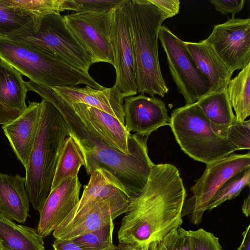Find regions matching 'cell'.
<instances>
[{
    "instance_id": "9",
    "label": "cell",
    "mask_w": 250,
    "mask_h": 250,
    "mask_svg": "<svg viewBox=\"0 0 250 250\" xmlns=\"http://www.w3.org/2000/svg\"><path fill=\"white\" fill-rule=\"evenodd\" d=\"M250 167V152L231 154L207 164L202 175L190 188L193 196L184 204L182 215L189 214L192 224H200L210 200L218 189L231 177Z\"/></svg>"
},
{
    "instance_id": "22",
    "label": "cell",
    "mask_w": 250,
    "mask_h": 250,
    "mask_svg": "<svg viewBox=\"0 0 250 250\" xmlns=\"http://www.w3.org/2000/svg\"><path fill=\"white\" fill-rule=\"evenodd\" d=\"M208 119L212 130L227 139L229 127L236 119L233 114L227 88L208 93L196 103Z\"/></svg>"
},
{
    "instance_id": "40",
    "label": "cell",
    "mask_w": 250,
    "mask_h": 250,
    "mask_svg": "<svg viewBox=\"0 0 250 250\" xmlns=\"http://www.w3.org/2000/svg\"><path fill=\"white\" fill-rule=\"evenodd\" d=\"M0 250H3V246H2V245L0 241Z\"/></svg>"
},
{
    "instance_id": "35",
    "label": "cell",
    "mask_w": 250,
    "mask_h": 250,
    "mask_svg": "<svg viewBox=\"0 0 250 250\" xmlns=\"http://www.w3.org/2000/svg\"><path fill=\"white\" fill-rule=\"evenodd\" d=\"M160 10L166 13L169 18L179 12L180 2L179 0H148Z\"/></svg>"
},
{
    "instance_id": "20",
    "label": "cell",
    "mask_w": 250,
    "mask_h": 250,
    "mask_svg": "<svg viewBox=\"0 0 250 250\" xmlns=\"http://www.w3.org/2000/svg\"><path fill=\"white\" fill-rule=\"evenodd\" d=\"M26 178L0 171V208L11 219L24 223L29 210Z\"/></svg>"
},
{
    "instance_id": "39",
    "label": "cell",
    "mask_w": 250,
    "mask_h": 250,
    "mask_svg": "<svg viewBox=\"0 0 250 250\" xmlns=\"http://www.w3.org/2000/svg\"><path fill=\"white\" fill-rule=\"evenodd\" d=\"M158 242H151L146 245L138 247L137 250H157Z\"/></svg>"
},
{
    "instance_id": "18",
    "label": "cell",
    "mask_w": 250,
    "mask_h": 250,
    "mask_svg": "<svg viewBox=\"0 0 250 250\" xmlns=\"http://www.w3.org/2000/svg\"><path fill=\"white\" fill-rule=\"evenodd\" d=\"M28 90L22 74L0 60V119L3 125L17 118L26 109Z\"/></svg>"
},
{
    "instance_id": "6",
    "label": "cell",
    "mask_w": 250,
    "mask_h": 250,
    "mask_svg": "<svg viewBox=\"0 0 250 250\" xmlns=\"http://www.w3.org/2000/svg\"><path fill=\"white\" fill-rule=\"evenodd\" d=\"M27 44L34 49L79 71L89 74L92 59L67 27L63 16H44L36 26L32 20L21 28L2 36Z\"/></svg>"
},
{
    "instance_id": "29",
    "label": "cell",
    "mask_w": 250,
    "mask_h": 250,
    "mask_svg": "<svg viewBox=\"0 0 250 250\" xmlns=\"http://www.w3.org/2000/svg\"><path fill=\"white\" fill-rule=\"evenodd\" d=\"M128 0H64L63 11L76 13H102L110 11L124 5Z\"/></svg>"
},
{
    "instance_id": "15",
    "label": "cell",
    "mask_w": 250,
    "mask_h": 250,
    "mask_svg": "<svg viewBox=\"0 0 250 250\" xmlns=\"http://www.w3.org/2000/svg\"><path fill=\"white\" fill-rule=\"evenodd\" d=\"M81 186L77 176L63 181L50 190L39 211L36 229L43 238L49 235L78 204Z\"/></svg>"
},
{
    "instance_id": "12",
    "label": "cell",
    "mask_w": 250,
    "mask_h": 250,
    "mask_svg": "<svg viewBox=\"0 0 250 250\" xmlns=\"http://www.w3.org/2000/svg\"><path fill=\"white\" fill-rule=\"evenodd\" d=\"M217 56L232 73L250 64V19L232 16L224 23L214 26L206 39Z\"/></svg>"
},
{
    "instance_id": "8",
    "label": "cell",
    "mask_w": 250,
    "mask_h": 250,
    "mask_svg": "<svg viewBox=\"0 0 250 250\" xmlns=\"http://www.w3.org/2000/svg\"><path fill=\"white\" fill-rule=\"evenodd\" d=\"M158 39L166 52L171 76L186 104L196 103L208 93V80L197 69L184 42L166 25L160 29Z\"/></svg>"
},
{
    "instance_id": "42",
    "label": "cell",
    "mask_w": 250,
    "mask_h": 250,
    "mask_svg": "<svg viewBox=\"0 0 250 250\" xmlns=\"http://www.w3.org/2000/svg\"></svg>"
},
{
    "instance_id": "33",
    "label": "cell",
    "mask_w": 250,
    "mask_h": 250,
    "mask_svg": "<svg viewBox=\"0 0 250 250\" xmlns=\"http://www.w3.org/2000/svg\"><path fill=\"white\" fill-rule=\"evenodd\" d=\"M157 250H191L185 229L180 227L170 230L158 242Z\"/></svg>"
},
{
    "instance_id": "7",
    "label": "cell",
    "mask_w": 250,
    "mask_h": 250,
    "mask_svg": "<svg viewBox=\"0 0 250 250\" xmlns=\"http://www.w3.org/2000/svg\"><path fill=\"white\" fill-rule=\"evenodd\" d=\"M169 126L181 149L193 160L206 165L238 150L227 139L215 133L196 103L174 109Z\"/></svg>"
},
{
    "instance_id": "38",
    "label": "cell",
    "mask_w": 250,
    "mask_h": 250,
    "mask_svg": "<svg viewBox=\"0 0 250 250\" xmlns=\"http://www.w3.org/2000/svg\"><path fill=\"white\" fill-rule=\"evenodd\" d=\"M242 210L246 217L250 215V194L245 199L242 206Z\"/></svg>"
},
{
    "instance_id": "37",
    "label": "cell",
    "mask_w": 250,
    "mask_h": 250,
    "mask_svg": "<svg viewBox=\"0 0 250 250\" xmlns=\"http://www.w3.org/2000/svg\"><path fill=\"white\" fill-rule=\"evenodd\" d=\"M250 225L242 233L243 239L237 250H250Z\"/></svg>"
},
{
    "instance_id": "3",
    "label": "cell",
    "mask_w": 250,
    "mask_h": 250,
    "mask_svg": "<svg viewBox=\"0 0 250 250\" xmlns=\"http://www.w3.org/2000/svg\"><path fill=\"white\" fill-rule=\"evenodd\" d=\"M123 9L135 53L137 91L163 97L168 88L161 70L158 40L162 23L169 17L148 0H128Z\"/></svg>"
},
{
    "instance_id": "24",
    "label": "cell",
    "mask_w": 250,
    "mask_h": 250,
    "mask_svg": "<svg viewBox=\"0 0 250 250\" xmlns=\"http://www.w3.org/2000/svg\"><path fill=\"white\" fill-rule=\"evenodd\" d=\"M85 161L82 151L73 137H66L61 147L58 159L51 190L63 181L75 178L81 167L85 166Z\"/></svg>"
},
{
    "instance_id": "30",
    "label": "cell",
    "mask_w": 250,
    "mask_h": 250,
    "mask_svg": "<svg viewBox=\"0 0 250 250\" xmlns=\"http://www.w3.org/2000/svg\"><path fill=\"white\" fill-rule=\"evenodd\" d=\"M32 19L4 5L0 0V37L25 25Z\"/></svg>"
},
{
    "instance_id": "4",
    "label": "cell",
    "mask_w": 250,
    "mask_h": 250,
    "mask_svg": "<svg viewBox=\"0 0 250 250\" xmlns=\"http://www.w3.org/2000/svg\"><path fill=\"white\" fill-rule=\"evenodd\" d=\"M41 102L38 130L25 177L29 201L39 211L50 193L61 147L70 134L59 110L45 99Z\"/></svg>"
},
{
    "instance_id": "32",
    "label": "cell",
    "mask_w": 250,
    "mask_h": 250,
    "mask_svg": "<svg viewBox=\"0 0 250 250\" xmlns=\"http://www.w3.org/2000/svg\"><path fill=\"white\" fill-rule=\"evenodd\" d=\"M227 139L238 150H250V120L239 121L236 118L228 129Z\"/></svg>"
},
{
    "instance_id": "36",
    "label": "cell",
    "mask_w": 250,
    "mask_h": 250,
    "mask_svg": "<svg viewBox=\"0 0 250 250\" xmlns=\"http://www.w3.org/2000/svg\"><path fill=\"white\" fill-rule=\"evenodd\" d=\"M54 250H84L71 240L55 239L52 244ZM120 244L114 248L106 250H119Z\"/></svg>"
},
{
    "instance_id": "31",
    "label": "cell",
    "mask_w": 250,
    "mask_h": 250,
    "mask_svg": "<svg viewBox=\"0 0 250 250\" xmlns=\"http://www.w3.org/2000/svg\"><path fill=\"white\" fill-rule=\"evenodd\" d=\"M191 250H223L219 238L203 229L187 230Z\"/></svg>"
},
{
    "instance_id": "1",
    "label": "cell",
    "mask_w": 250,
    "mask_h": 250,
    "mask_svg": "<svg viewBox=\"0 0 250 250\" xmlns=\"http://www.w3.org/2000/svg\"><path fill=\"white\" fill-rule=\"evenodd\" d=\"M186 197L178 168L170 164H154L145 187L128 197L118 231L120 244L143 246L180 227Z\"/></svg>"
},
{
    "instance_id": "23",
    "label": "cell",
    "mask_w": 250,
    "mask_h": 250,
    "mask_svg": "<svg viewBox=\"0 0 250 250\" xmlns=\"http://www.w3.org/2000/svg\"><path fill=\"white\" fill-rule=\"evenodd\" d=\"M125 194L127 195L124 188L112 174L102 168L95 170L91 173L88 184L83 187L78 204L67 217L73 216L93 200L107 199Z\"/></svg>"
},
{
    "instance_id": "17",
    "label": "cell",
    "mask_w": 250,
    "mask_h": 250,
    "mask_svg": "<svg viewBox=\"0 0 250 250\" xmlns=\"http://www.w3.org/2000/svg\"><path fill=\"white\" fill-rule=\"evenodd\" d=\"M53 89L65 102L83 103L106 112L125 125V96L114 86L96 89L88 85L84 87H57Z\"/></svg>"
},
{
    "instance_id": "21",
    "label": "cell",
    "mask_w": 250,
    "mask_h": 250,
    "mask_svg": "<svg viewBox=\"0 0 250 250\" xmlns=\"http://www.w3.org/2000/svg\"><path fill=\"white\" fill-rule=\"evenodd\" d=\"M0 208V241L3 250H44L35 229L16 224Z\"/></svg>"
},
{
    "instance_id": "14",
    "label": "cell",
    "mask_w": 250,
    "mask_h": 250,
    "mask_svg": "<svg viewBox=\"0 0 250 250\" xmlns=\"http://www.w3.org/2000/svg\"><path fill=\"white\" fill-rule=\"evenodd\" d=\"M124 101L125 125L128 133L134 131L148 137L159 127L169 125L170 117L165 103L161 99L141 93L125 97Z\"/></svg>"
},
{
    "instance_id": "41",
    "label": "cell",
    "mask_w": 250,
    "mask_h": 250,
    "mask_svg": "<svg viewBox=\"0 0 250 250\" xmlns=\"http://www.w3.org/2000/svg\"><path fill=\"white\" fill-rule=\"evenodd\" d=\"M0 125H1V123H0Z\"/></svg>"
},
{
    "instance_id": "28",
    "label": "cell",
    "mask_w": 250,
    "mask_h": 250,
    "mask_svg": "<svg viewBox=\"0 0 250 250\" xmlns=\"http://www.w3.org/2000/svg\"><path fill=\"white\" fill-rule=\"evenodd\" d=\"M114 224L112 222L102 228L72 240L84 250H106L115 247L112 235Z\"/></svg>"
},
{
    "instance_id": "27",
    "label": "cell",
    "mask_w": 250,
    "mask_h": 250,
    "mask_svg": "<svg viewBox=\"0 0 250 250\" xmlns=\"http://www.w3.org/2000/svg\"><path fill=\"white\" fill-rule=\"evenodd\" d=\"M250 185V167L238 172L226 182L212 197L207 210H212L226 201L235 198L245 187Z\"/></svg>"
},
{
    "instance_id": "11",
    "label": "cell",
    "mask_w": 250,
    "mask_h": 250,
    "mask_svg": "<svg viewBox=\"0 0 250 250\" xmlns=\"http://www.w3.org/2000/svg\"><path fill=\"white\" fill-rule=\"evenodd\" d=\"M128 200L126 194L93 200L73 216L66 217L54 230L53 235L55 239L72 240L99 229L126 212Z\"/></svg>"
},
{
    "instance_id": "34",
    "label": "cell",
    "mask_w": 250,
    "mask_h": 250,
    "mask_svg": "<svg viewBox=\"0 0 250 250\" xmlns=\"http://www.w3.org/2000/svg\"><path fill=\"white\" fill-rule=\"evenodd\" d=\"M210 2L215 9L223 15L231 13L232 16L239 12L244 7L245 0H212Z\"/></svg>"
},
{
    "instance_id": "5",
    "label": "cell",
    "mask_w": 250,
    "mask_h": 250,
    "mask_svg": "<svg viewBox=\"0 0 250 250\" xmlns=\"http://www.w3.org/2000/svg\"><path fill=\"white\" fill-rule=\"evenodd\" d=\"M0 60L33 82L53 89L85 84L96 89L104 87L89 74L47 56L23 42L0 37Z\"/></svg>"
},
{
    "instance_id": "19",
    "label": "cell",
    "mask_w": 250,
    "mask_h": 250,
    "mask_svg": "<svg viewBox=\"0 0 250 250\" xmlns=\"http://www.w3.org/2000/svg\"><path fill=\"white\" fill-rule=\"evenodd\" d=\"M184 43L196 67L209 82L208 93L227 88L233 73L229 71L211 46L203 40L198 42H184Z\"/></svg>"
},
{
    "instance_id": "10",
    "label": "cell",
    "mask_w": 250,
    "mask_h": 250,
    "mask_svg": "<svg viewBox=\"0 0 250 250\" xmlns=\"http://www.w3.org/2000/svg\"><path fill=\"white\" fill-rule=\"evenodd\" d=\"M113 11L63 16L69 30L91 58L92 64L104 62L114 65L111 33Z\"/></svg>"
},
{
    "instance_id": "25",
    "label": "cell",
    "mask_w": 250,
    "mask_h": 250,
    "mask_svg": "<svg viewBox=\"0 0 250 250\" xmlns=\"http://www.w3.org/2000/svg\"><path fill=\"white\" fill-rule=\"evenodd\" d=\"M227 91L236 119L245 121L250 115V64L229 81Z\"/></svg>"
},
{
    "instance_id": "26",
    "label": "cell",
    "mask_w": 250,
    "mask_h": 250,
    "mask_svg": "<svg viewBox=\"0 0 250 250\" xmlns=\"http://www.w3.org/2000/svg\"><path fill=\"white\" fill-rule=\"evenodd\" d=\"M1 1L5 6L30 17L32 19V25L36 26L44 16L63 12L62 6L64 0H1Z\"/></svg>"
},
{
    "instance_id": "13",
    "label": "cell",
    "mask_w": 250,
    "mask_h": 250,
    "mask_svg": "<svg viewBox=\"0 0 250 250\" xmlns=\"http://www.w3.org/2000/svg\"><path fill=\"white\" fill-rule=\"evenodd\" d=\"M123 5L113 11L111 33L116 71L115 87L125 97L137 94L136 65L129 23Z\"/></svg>"
},
{
    "instance_id": "2",
    "label": "cell",
    "mask_w": 250,
    "mask_h": 250,
    "mask_svg": "<svg viewBox=\"0 0 250 250\" xmlns=\"http://www.w3.org/2000/svg\"><path fill=\"white\" fill-rule=\"evenodd\" d=\"M34 91L63 116L70 135L82 151L88 175L100 168L105 170L122 185L128 197L145 187L154 165L148 154L147 143L129 154L124 153L113 148L53 89L38 84Z\"/></svg>"
},
{
    "instance_id": "16",
    "label": "cell",
    "mask_w": 250,
    "mask_h": 250,
    "mask_svg": "<svg viewBox=\"0 0 250 250\" xmlns=\"http://www.w3.org/2000/svg\"><path fill=\"white\" fill-rule=\"evenodd\" d=\"M41 110V102H29L22 114L2 125L14 152L25 169L29 162L37 134Z\"/></svg>"
}]
</instances>
